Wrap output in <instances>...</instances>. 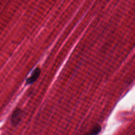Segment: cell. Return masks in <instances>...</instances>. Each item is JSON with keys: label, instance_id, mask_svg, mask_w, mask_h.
Returning <instances> with one entry per match:
<instances>
[{"label": "cell", "instance_id": "6da1fadb", "mask_svg": "<svg viewBox=\"0 0 135 135\" xmlns=\"http://www.w3.org/2000/svg\"><path fill=\"white\" fill-rule=\"evenodd\" d=\"M23 115V112L22 110L20 108H16L14 110L13 112L12 113L11 116V123L13 126H17L22 119V117Z\"/></svg>", "mask_w": 135, "mask_h": 135}, {"label": "cell", "instance_id": "7a4b0ae2", "mask_svg": "<svg viewBox=\"0 0 135 135\" xmlns=\"http://www.w3.org/2000/svg\"><path fill=\"white\" fill-rule=\"evenodd\" d=\"M40 73V70L39 69H35L34 70L33 73L31 75V76L27 79L26 83L27 84H31V83H33L34 81H35L36 80L38 77Z\"/></svg>", "mask_w": 135, "mask_h": 135}, {"label": "cell", "instance_id": "3957f363", "mask_svg": "<svg viewBox=\"0 0 135 135\" xmlns=\"http://www.w3.org/2000/svg\"><path fill=\"white\" fill-rule=\"evenodd\" d=\"M101 127L99 124H96L92 129L90 134L91 135H98L101 130Z\"/></svg>", "mask_w": 135, "mask_h": 135}, {"label": "cell", "instance_id": "277c9868", "mask_svg": "<svg viewBox=\"0 0 135 135\" xmlns=\"http://www.w3.org/2000/svg\"><path fill=\"white\" fill-rule=\"evenodd\" d=\"M84 135H91L90 134H89V133H86V134H84Z\"/></svg>", "mask_w": 135, "mask_h": 135}]
</instances>
